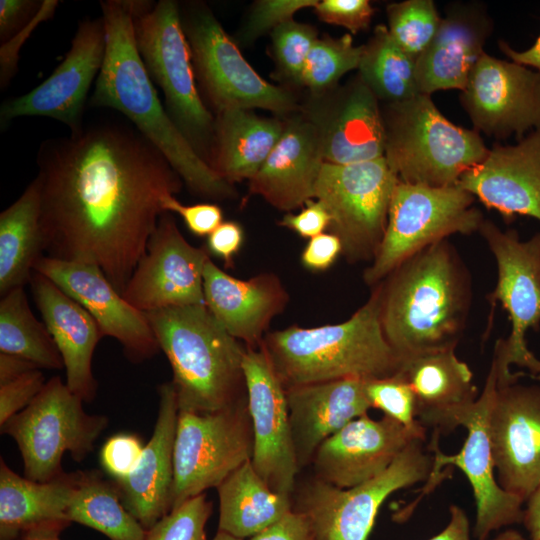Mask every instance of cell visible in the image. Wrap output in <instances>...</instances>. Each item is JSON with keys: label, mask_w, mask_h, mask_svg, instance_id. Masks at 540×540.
Instances as JSON below:
<instances>
[{"label": "cell", "mask_w": 540, "mask_h": 540, "mask_svg": "<svg viewBox=\"0 0 540 540\" xmlns=\"http://www.w3.org/2000/svg\"><path fill=\"white\" fill-rule=\"evenodd\" d=\"M29 284L43 323L62 356L66 385L84 402H91L98 387L92 359L102 338L95 319L41 273L33 271Z\"/></svg>", "instance_id": "f1b7e54d"}, {"label": "cell", "mask_w": 540, "mask_h": 540, "mask_svg": "<svg viewBox=\"0 0 540 540\" xmlns=\"http://www.w3.org/2000/svg\"><path fill=\"white\" fill-rule=\"evenodd\" d=\"M244 241V230L236 221L222 222L207 238L209 254L224 261L226 267L233 266L235 255L240 251Z\"/></svg>", "instance_id": "f5cc1de1"}, {"label": "cell", "mask_w": 540, "mask_h": 540, "mask_svg": "<svg viewBox=\"0 0 540 540\" xmlns=\"http://www.w3.org/2000/svg\"><path fill=\"white\" fill-rule=\"evenodd\" d=\"M42 3L33 0L0 1V39L2 44L22 31L36 17Z\"/></svg>", "instance_id": "f907efd6"}, {"label": "cell", "mask_w": 540, "mask_h": 540, "mask_svg": "<svg viewBox=\"0 0 540 540\" xmlns=\"http://www.w3.org/2000/svg\"><path fill=\"white\" fill-rule=\"evenodd\" d=\"M386 14L391 37L415 61L428 48L442 21L432 0L391 3Z\"/></svg>", "instance_id": "ab89813d"}, {"label": "cell", "mask_w": 540, "mask_h": 540, "mask_svg": "<svg viewBox=\"0 0 540 540\" xmlns=\"http://www.w3.org/2000/svg\"><path fill=\"white\" fill-rule=\"evenodd\" d=\"M203 291L209 311L221 326L246 347H260L273 318L289 301L288 292L274 273L247 280L235 278L210 258L203 273Z\"/></svg>", "instance_id": "d4e9b609"}, {"label": "cell", "mask_w": 540, "mask_h": 540, "mask_svg": "<svg viewBox=\"0 0 540 540\" xmlns=\"http://www.w3.org/2000/svg\"><path fill=\"white\" fill-rule=\"evenodd\" d=\"M83 402L55 376L25 409L0 426L1 433L17 444L26 478L50 481L65 472L62 458L66 452L77 462L92 452L109 419L87 413Z\"/></svg>", "instance_id": "ba28073f"}, {"label": "cell", "mask_w": 540, "mask_h": 540, "mask_svg": "<svg viewBox=\"0 0 540 540\" xmlns=\"http://www.w3.org/2000/svg\"><path fill=\"white\" fill-rule=\"evenodd\" d=\"M313 9L320 21L344 27L351 34L367 29L374 15L368 0H322Z\"/></svg>", "instance_id": "bcb514c9"}, {"label": "cell", "mask_w": 540, "mask_h": 540, "mask_svg": "<svg viewBox=\"0 0 540 540\" xmlns=\"http://www.w3.org/2000/svg\"><path fill=\"white\" fill-rule=\"evenodd\" d=\"M318 2V0H257L247 15L239 37L242 43L252 44L259 37L292 20L299 10L314 8Z\"/></svg>", "instance_id": "ee69618b"}, {"label": "cell", "mask_w": 540, "mask_h": 540, "mask_svg": "<svg viewBox=\"0 0 540 540\" xmlns=\"http://www.w3.org/2000/svg\"><path fill=\"white\" fill-rule=\"evenodd\" d=\"M34 271L81 304L95 319L102 337L116 339L131 362H143L160 350L145 313L128 303L97 266L43 255Z\"/></svg>", "instance_id": "7402d4cb"}, {"label": "cell", "mask_w": 540, "mask_h": 540, "mask_svg": "<svg viewBox=\"0 0 540 540\" xmlns=\"http://www.w3.org/2000/svg\"><path fill=\"white\" fill-rule=\"evenodd\" d=\"M492 29L491 19L479 4H453L425 52L417 59L421 93L464 90L482 56Z\"/></svg>", "instance_id": "f546056e"}, {"label": "cell", "mask_w": 540, "mask_h": 540, "mask_svg": "<svg viewBox=\"0 0 540 540\" xmlns=\"http://www.w3.org/2000/svg\"><path fill=\"white\" fill-rule=\"evenodd\" d=\"M319 137L324 160L346 165L385 154V129L379 100L358 76L317 94L299 110Z\"/></svg>", "instance_id": "ac0fdd59"}, {"label": "cell", "mask_w": 540, "mask_h": 540, "mask_svg": "<svg viewBox=\"0 0 540 540\" xmlns=\"http://www.w3.org/2000/svg\"><path fill=\"white\" fill-rule=\"evenodd\" d=\"M66 517L109 540H145L147 530L125 508L113 481L106 480L98 470L78 471Z\"/></svg>", "instance_id": "d590c367"}, {"label": "cell", "mask_w": 540, "mask_h": 540, "mask_svg": "<svg viewBox=\"0 0 540 540\" xmlns=\"http://www.w3.org/2000/svg\"><path fill=\"white\" fill-rule=\"evenodd\" d=\"M34 369L39 368L25 358L0 353V385L6 384Z\"/></svg>", "instance_id": "6f0895ef"}, {"label": "cell", "mask_w": 540, "mask_h": 540, "mask_svg": "<svg viewBox=\"0 0 540 540\" xmlns=\"http://www.w3.org/2000/svg\"><path fill=\"white\" fill-rule=\"evenodd\" d=\"M181 21L195 76L216 113L261 108L284 118L300 110L291 91L255 71L206 5L192 4Z\"/></svg>", "instance_id": "7c38bea8"}, {"label": "cell", "mask_w": 540, "mask_h": 540, "mask_svg": "<svg viewBox=\"0 0 540 540\" xmlns=\"http://www.w3.org/2000/svg\"><path fill=\"white\" fill-rule=\"evenodd\" d=\"M457 184L507 222L518 215L540 221V130L514 145H493Z\"/></svg>", "instance_id": "cb8c5ba5"}, {"label": "cell", "mask_w": 540, "mask_h": 540, "mask_svg": "<svg viewBox=\"0 0 540 540\" xmlns=\"http://www.w3.org/2000/svg\"><path fill=\"white\" fill-rule=\"evenodd\" d=\"M460 100L475 131L496 138L540 130V72L484 52Z\"/></svg>", "instance_id": "d6986e66"}, {"label": "cell", "mask_w": 540, "mask_h": 540, "mask_svg": "<svg viewBox=\"0 0 540 540\" xmlns=\"http://www.w3.org/2000/svg\"><path fill=\"white\" fill-rule=\"evenodd\" d=\"M398 181L385 157L346 165L324 162L315 198L328 211V230L340 239L348 262H372L375 258Z\"/></svg>", "instance_id": "4fadbf2b"}, {"label": "cell", "mask_w": 540, "mask_h": 540, "mask_svg": "<svg viewBox=\"0 0 540 540\" xmlns=\"http://www.w3.org/2000/svg\"><path fill=\"white\" fill-rule=\"evenodd\" d=\"M159 408L152 436L133 471L112 480L125 508L146 529L171 510L174 482V443L178 403L172 382L158 388Z\"/></svg>", "instance_id": "4316f807"}, {"label": "cell", "mask_w": 540, "mask_h": 540, "mask_svg": "<svg viewBox=\"0 0 540 540\" xmlns=\"http://www.w3.org/2000/svg\"><path fill=\"white\" fill-rule=\"evenodd\" d=\"M138 52L162 89L166 111L208 164L215 117L196 88L191 49L174 0L130 1ZM209 165V164H208Z\"/></svg>", "instance_id": "52a82bcc"}, {"label": "cell", "mask_w": 540, "mask_h": 540, "mask_svg": "<svg viewBox=\"0 0 540 540\" xmlns=\"http://www.w3.org/2000/svg\"><path fill=\"white\" fill-rule=\"evenodd\" d=\"M243 371L253 430L251 464L270 489L291 496L300 468L292 440L286 389L261 346L246 347Z\"/></svg>", "instance_id": "2e32d148"}, {"label": "cell", "mask_w": 540, "mask_h": 540, "mask_svg": "<svg viewBox=\"0 0 540 540\" xmlns=\"http://www.w3.org/2000/svg\"><path fill=\"white\" fill-rule=\"evenodd\" d=\"M212 503L205 493L194 496L163 516L146 531L145 540H207Z\"/></svg>", "instance_id": "b9f144b4"}, {"label": "cell", "mask_w": 540, "mask_h": 540, "mask_svg": "<svg viewBox=\"0 0 540 540\" xmlns=\"http://www.w3.org/2000/svg\"><path fill=\"white\" fill-rule=\"evenodd\" d=\"M493 540H526L521 533L514 529H508L499 534Z\"/></svg>", "instance_id": "94428289"}, {"label": "cell", "mask_w": 540, "mask_h": 540, "mask_svg": "<svg viewBox=\"0 0 540 540\" xmlns=\"http://www.w3.org/2000/svg\"><path fill=\"white\" fill-rule=\"evenodd\" d=\"M144 446L134 434L118 433L109 437L99 453L102 469L112 480L126 477L137 465Z\"/></svg>", "instance_id": "f6af8a7d"}, {"label": "cell", "mask_w": 540, "mask_h": 540, "mask_svg": "<svg viewBox=\"0 0 540 540\" xmlns=\"http://www.w3.org/2000/svg\"><path fill=\"white\" fill-rule=\"evenodd\" d=\"M365 391L371 408L381 410L385 416L405 427L416 428L421 425L416 419L414 392L400 373L365 380Z\"/></svg>", "instance_id": "7bdbcfd3"}, {"label": "cell", "mask_w": 540, "mask_h": 540, "mask_svg": "<svg viewBox=\"0 0 540 540\" xmlns=\"http://www.w3.org/2000/svg\"><path fill=\"white\" fill-rule=\"evenodd\" d=\"M362 50L363 45L355 46L349 33L338 38L328 34L318 38L306 59L300 86L311 94L337 86L346 73L358 68Z\"/></svg>", "instance_id": "f35d334b"}, {"label": "cell", "mask_w": 540, "mask_h": 540, "mask_svg": "<svg viewBox=\"0 0 540 540\" xmlns=\"http://www.w3.org/2000/svg\"><path fill=\"white\" fill-rule=\"evenodd\" d=\"M161 204L164 212L179 214L187 228L199 237L209 236L223 222L222 209L213 203L184 205L174 195H167Z\"/></svg>", "instance_id": "c3c4849f"}, {"label": "cell", "mask_w": 540, "mask_h": 540, "mask_svg": "<svg viewBox=\"0 0 540 540\" xmlns=\"http://www.w3.org/2000/svg\"><path fill=\"white\" fill-rule=\"evenodd\" d=\"M522 523L530 540H540V485L526 501Z\"/></svg>", "instance_id": "91938a15"}, {"label": "cell", "mask_w": 540, "mask_h": 540, "mask_svg": "<svg viewBox=\"0 0 540 540\" xmlns=\"http://www.w3.org/2000/svg\"><path fill=\"white\" fill-rule=\"evenodd\" d=\"M41 183L38 176L0 214V293L30 282L44 255L41 231Z\"/></svg>", "instance_id": "e575fe53"}, {"label": "cell", "mask_w": 540, "mask_h": 540, "mask_svg": "<svg viewBox=\"0 0 540 540\" xmlns=\"http://www.w3.org/2000/svg\"><path fill=\"white\" fill-rule=\"evenodd\" d=\"M497 391V372L491 363L484 387L476 401L463 410L458 425L468 430L463 448L455 455H445L432 441L429 448L434 464L428 479L429 485L438 483L440 470L454 465L462 470L469 480L475 502L476 521L474 536L486 540L489 534L501 527L522 523L524 502L503 490L495 479L489 436V415Z\"/></svg>", "instance_id": "9a60e30c"}, {"label": "cell", "mask_w": 540, "mask_h": 540, "mask_svg": "<svg viewBox=\"0 0 540 540\" xmlns=\"http://www.w3.org/2000/svg\"><path fill=\"white\" fill-rule=\"evenodd\" d=\"M497 482L526 502L540 485V385H498L489 415Z\"/></svg>", "instance_id": "44dd1931"}, {"label": "cell", "mask_w": 540, "mask_h": 540, "mask_svg": "<svg viewBox=\"0 0 540 540\" xmlns=\"http://www.w3.org/2000/svg\"><path fill=\"white\" fill-rule=\"evenodd\" d=\"M358 76L384 104L397 103L421 93L416 61L391 37L387 26L377 25L363 44Z\"/></svg>", "instance_id": "8d00e7d4"}, {"label": "cell", "mask_w": 540, "mask_h": 540, "mask_svg": "<svg viewBox=\"0 0 540 540\" xmlns=\"http://www.w3.org/2000/svg\"><path fill=\"white\" fill-rule=\"evenodd\" d=\"M106 51L103 18L83 20L71 47L52 74L36 88L1 105L0 123L22 116H43L67 125L79 134L82 115L93 79L99 74Z\"/></svg>", "instance_id": "ffe728a7"}, {"label": "cell", "mask_w": 540, "mask_h": 540, "mask_svg": "<svg viewBox=\"0 0 540 540\" xmlns=\"http://www.w3.org/2000/svg\"><path fill=\"white\" fill-rule=\"evenodd\" d=\"M100 6L106 51L90 105L113 108L129 118L193 194L213 200L237 198L235 186L199 156L163 107L136 46L130 1L107 0Z\"/></svg>", "instance_id": "3957f363"}, {"label": "cell", "mask_w": 540, "mask_h": 540, "mask_svg": "<svg viewBox=\"0 0 540 540\" xmlns=\"http://www.w3.org/2000/svg\"><path fill=\"white\" fill-rule=\"evenodd\" d=\"M499 47L511 61L540 72V34L533 45L523 51L513 49L505 41H499Z\"/></svg>", "instance_id": "680465c9"}, {"label": "cell", "mask_w": 540, "mask_h": 540, "mask_svg": "<svg viewBox=\"0 0 540 540\" xmlns=\"http://www.w3.org/2000/svg\"><path fill=\"white\" fill-rule=\"evenodd\" d=\"M78 471L39 482L22 477L0 459V540H12L33 525L67 519Z\"/></svg>", "instance_id": "d6a6232c"}, {"label": "cell", "mask_w": 540, "mask_h": 540, "mask_svg": "<svg viewBox=\"0 0 540 540\" xmlns=\"http://www.w3.org/2000/svg\"><path fill=\"white\" fill-rule=\"evenodd\" d=\"M478 232L485 240L497 264V283L488 299L500 303L511 323L510 334L496 341L492 364L497 384L517 382L512 365L527 370L540 381V360L528 349L526 334L540 328V231L521 240L516 230H501L483 220Z\"/></svg>", "instance_id": "30bf717a"}, {"label": "cell", "mask_w": 540, "mask_h": 540, "mask_svg": "<svg viewBox=\"0 0 540 540\" xmlns=\"http://www.w3.org/2000/svg\"><path fill=\"white\" fill-rule=\"evenodd\" d=\"M0 353L16 355L39 369H62V356L44 323L34 316L24 287L4 294L0 301Z\"/></svg>", "instance_id": "74e56055"}, {"label": "cell", "mask_w": 540, "mask_h": 540, "mask_svg": "<svg viewBox=\"0 0 540 540\" xmlns=\"http://www.w3.org/2000/svg\"><path fill=\"white\" fill-rule=\"evenodd\" d=\"M209 258L208 250L192 246L179 231L172 215L164 212L122 296L144 313L206 305L203 273Z\"/></svg>", "instance_id": "e0dca14e"}, {"label": "cell", "mask_w": 540, "mask_h": 540, "mask_svg": "<svg viewBox=\"0 0 540 540\" xmlns=\"http://www.w3.org/2000/svg\"><path fill=\"white\" fill-rule=\"evenodd\" d=\"M12 540H16V538H15V539H12Z\"/></svg>", "instance_id": "be15d7a7"}, {"label": "cell", "mask_w": 540, "mask_h": 540, "mask_svg": "<svg viewBox=\"0 0 540 540\" xmlns=\"http://www.w3.org/2000/svg\"><path fill=\"white\" fill-rule=\"evenodd\" d=\"M286 397L299 468L312 463L320 445L371 408L365 380L346 378L287 387Z\"/></svg>", "instance_id": "83f0119b"}, {"label": "cell", "mask_w": 540, "mask_h": 540, "mask_svg": "<svg viewBox=\"0 0 540 540\" xmlns=\"http://www.w3.org/2000/svg\"><path fill=\"white\" fill-rule=\"evenodd\" d=\"M381 111L384 157L402 182L453 186L488 154L479 133L449 121L430 95L384 104Z\"/></svg>", "instance_id": "8992f818"}, {"label": "cell", "mask_w": 540, "mask_h": 540, "mask_svg": "<svg viewBox=\"0 0 540 540\" xmlns=\"http://www.w3.org/2000/svg\"><path fill=\"white\" fill-rule=\"evenodd\" d=\"M284 120L245 109L216 113L208 164L230 184L250 180L279 141Z\"/></svg>", "instance_id": "1f68e13d"}, {"label": "cell", "mask_w": 540, "mask_h": 540, "mask_svg": "<svg viewBox=\"0 0 540 540\" xmlns=\"http://www.w3.org/2000/svg\"><path fill=\"white\" fill-rule=\"evenodd\" d=\"M145 315L170 363L179 411L215 412L247 397L246 347L206 305L169 307Z\"/></svg>", "instance_id": "5b68a950"}, {"label": "cell", "mask_w": 540, "mask_h": 540, "mask_svg": "<svg viewBox=\"0 0 540 540\" xmlns=\"http://www.w3.org/2000/svg\"><path fill=\"white\" fill-rule=\"evenodd\" d=\"M38 163L44 255L95 265L122 294L181 177L141 134L113 125L44 143Z\"/></svg>", "instance_id": "6da1fadb"}, {"label": "cell", "mask_w": 540, "mask_h": 540, "mask_svg": "<svg viewBox=\"0 0 540 540\" xmlns=\"http://www.w3.org/2000/svg\"><path fill=\"white\" fill-rule=\"evenodd\" d=\"M211 540H243V539L237 538L229 533L218 530L215 536Z\"/></svg>", "instance_id": "6125c7cd"}, {"label": "cell", "mask_w": 540, "mask_h": 540, "mask_svg": "<svg viewBox=\"0 0 540 540\" xmlns=\"http://www.w3.org/2000/svg\"><path fill=\"white\" fill-rule=\"evenodd\" d=\"M426 436L422 425L408 428L385 415L379 420L362 415L317 449L312 460L315 478L337 488H352L381 474L411 441Z\"/></svg>", "instance_id": "603a6c76"}, {"label": "cell", "mask_w": 540, "mask_h": 540, "mask_svg": "<svg viewBox=\"0 0 540 540\" xmlns=\"http://www.w3.org/2000/svg\"><path fill=\"white\" fill-rule=\"evenodd\" d=\"M252 453L253 430L247 397L215 412L179 411L171 510L217 488L235 469L250 461Z\"/></svg>", "instance_id": "5bb4252c"}, {"label": "cell", "mask_w": 540, "mask_h": 540, "mask_svg": "<svg viewBox=\"0 0 540 540\" xmlns=\"http://www.w3.org/2000/svg\"><path fill=\"white\" fill-rule=\"evenodd\" d=\"M260 346L285 388L384 378L397 374L402 365L383 334L375 287L346 321L312 328L292 325L268 332Z\"/></svg>", "instance_id": "277c9868"}, {"label": "cell", "mask_w": 540, "mask_h": 540, "mask_svg": "<svg viewBox=\"0 0 540 540\" xmlns=\"http://www.w3.org/2000/svg\"><path fill=\"white\" fill-rule=\"evenodd\" d=\"M47 381L40 369L0 385V426L25 409L41 392Z\"/></svg>", "instance_id": "7dc6e473"}, {"label": "cell", "mask_w": 540, "mask_h": 540, "mask_svg": "<svg viewBox=\"0 0 540 540\" xmlns=\"http://www.w3.org/2000/svg\"><path fill=\"white\" fill-rule=\"evenodd\" d=\"M475 197L458 184L433 187L398 181L378 252L363 273L374 287L408 258L452 234L478 232L484 218Z\"/></svg>", "instance_id": "9c48e42d"}, {"label": "cell", "mask_w": 540, "mask_h": 540, "mask_svg": "<svg viewBox=\"0 0 540 540\" xmlns=\"http://www.w3.org/2000/svg\"><path fill=\"white\" fill-rule=\"evenodd\" d=\"M249 540H314L306 516L294 509Z\"/></svg>", "instance_id": "db71d44e"}, {"label": "cell", "mask_w": 540, "mask_h": 540, "mask_svg": "<svg viewBox=\"0 0 540 540\" xmlns=\"http://www.w3.org/2000/svg\"><path fill=\"white\" fill-rule=\"evenodd\" d=\"M282 135L260 170L248 181L249 194L287 213L315 198L325 162L317 132L297 111L283 118Z\"/></svg>", "instance_id": "484cf974"}, {"label": "cell", "mask_w": 540, "mask_h": 540, "mask_svg": "<svg viewBox=\"0 0 540 540\" xmlns=\"http://www.w3.org/2000/svg\"><path fill=\"white\" fill-rule=\"evenodd\" d=\"M449 511L447 526L429 540H470L469 520L465 511L457 505H451Z\"/></svg>", "instance_id": "11a10c76"}, {"label": "cell", "mask_w": 540, "mask_h": 540, "mask_svg": "<svg viewBox=\"0 0 540 540\" xmlns=\"http://www.w3.org/2000/svg\"><path fill=\"white\" fill-rule=\"evenodd\" d=\"M218 530L251 538L293 509L291 496L277 493L257 474L251 460L217 486Z\"/></svg>", "instance_id": "836d02e7"}, {"label": "cell", "mask_w": 540, "mask_h": 540, "mask_svg": "<svg viewBox=\"0 0 540 540\" xmlns=\"http://www.w3.org/2000/svg\"><path fill=\"white\" fill-rule=\"evenodd\" d=\"M374 287L383 334L401 362L456 347L469 314L472 285L447 239L408 258Z\"/></svg>", "instance_id": "7a4b0ae2"}, {"label": "cell", "mask_w": 540, "mask_h": 540, "mask_svg": "<svg viewBox=\"0 0 540 540\" xmlns=\"http://www.w3.org/2000/svg\"><path fill=\"white\" fill-rule=\"evenodd\" d=\"M70 524L66 519L42 522L21 531L16 540H61L62 531Z\"/></svg>", "instance_id": "9f6ffc18"}, {"label": "cell", "mask_w": 540, "mask_h": 540, "mask_svg": "<svg viewBox=\"0 0 540 540\" xmlns=\"http://www.w3.org/2000/svg\"><path fill=\"white\" fill-rule=\"evenodd\" d=\"M400 373L411 386L416 400V419L433 440L458 425L463 410L478 398L469 366L455 348L417 355L402 362Z\"/></svg>", "instance_id": "4dcf8cb0"}, {"label": "cell", "mask_w": 540, "mask_h": 540, "mask_svg": "<svg viewBox=\"0 0 540 540\" xmlns=\"http://www.w3.org/2000/svg\"><path fill=\"white\" fill-rule=\"evenodd\" d=\"M272 51L281 77L300 85L308 54L319 38L315 27L294 19L271 32Z\"/></svg>", "instance_id": "60d3db41"}, {"label": "cell", "mask_w": 540, "mask_h": 540, "mask_svg": "<svg viewBox=\"0 0 540 540\" xmlns=\"http://www.w3.org/2000/svg\"><path fill=\"white\" fill-rule=\"evenodd\" d=\"M330 215L318 200H309L298 213H286L278 222L279 226L288 228L303 238L311 239L330 226Z\"/></svg>", "instance_id": "681fc988"}, {"label": "cell", "mask_w": 540, "mask_h": 540, "mask_svg": "<svg viewBox=\"0 0 540 540\" xmlns=\"http://www.w3.org/2000/svg\"><path fill=\"white\" fill-rule=\"evenodd\" d=\"M425 441H411L385 471L352 488H337L315 477L307 482L293 509L306 516L314 540H367L392 493L428 481L434 456Z\"/></svg>", "instance_id": "8fae6325"}, {"label": "cell", "mask_w": 540, "mask_h": 540, "mask_svg": "<svg viewBox=\"0 0 540 540\" xmlns=\"http://www.w3.org/2000/svg\"><path fill=\"white\" fill-rule=\"evenodd\" d=\"M339 255H342L340 239L330 232H324L309 239L300 260L306 269L320 272L329 269Z\"/></svg>", "instance_id": "816d5d0a"}]
</instances>
